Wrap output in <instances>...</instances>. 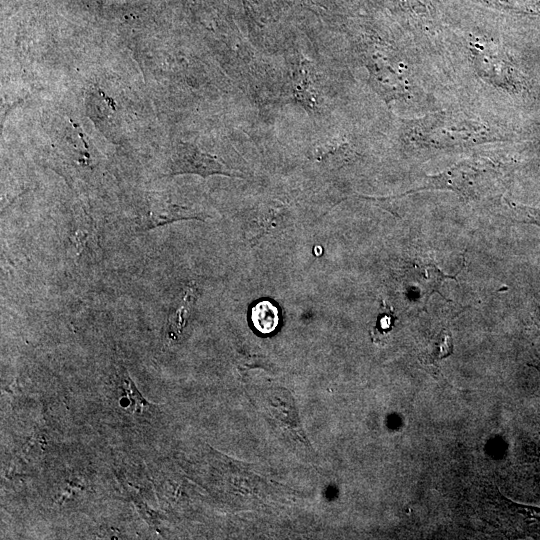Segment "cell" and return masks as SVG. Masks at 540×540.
Here are the masks:
<instances>
[{
    "label": "cell",
    "mask_w": 540,
    "mask_h": 540,
    "mask_svg": "<svg viewBox=\"0 0 540 540\" xmlns=\"http://www.w3.org/2000/svg\"><path fill=\"white\" fill-rule=\"evenodd\" d=\"M394 322V316L392 310L386 306L385 304L382 305V311L380 315L378 316L376 328V333H386L390 331V329L393 326Z\"/></svg>",
    "instance_id": "4fadbf2b"
},
{
    "label": "cell",
    "mask_w": 540,
    "mask_h": 540,
    "mask_svg": "<svg viewBox=\"0 0 540 540\" xmlns=\"http://www.w3.org/2000/svg\"><path fill=\"white\" fill-rule=\"evenodd\" d=\"M367 67L371 82L383 98L387 100L406 98L411 91L408 66L389 49L374 48Z\"/></svg>",
    "instance_id": "277c9868"
},
{
    "label": "cell",
    "mask_w": 540,
    "mask_h": 540,
    "mask_svg": "<svg viewBox=\"0 0 540 540\" xmlns=\"http://www.w3.org/2000/svg\"><path fill=\"white\" fill-rule=\"evenodd\" d=\"M517 139H519V141L528 143L531 147L536 148L537 165L540 169V135H534L530 131H527V134L525 132H520V134H517Z\"/></svg>",
    "instance_id": "5bb4252c"
},
{
    "label": "cell",
    "mask_w": 540,
    "mask_h": 540,
    "mask_svg": "<svg viewBox=\"0 0 540 540\" xmlns=\"http://www.w3.org/2000/svg\"><path fill=\"white\" fill-rule=\"evenodd\" d=\"M313 75L314 72L311 64L302 61L292 80L294 98L300 101L303 106L309 107L312 110L318 108L321 101L319 100L317 79Z\"/></svg>",
    "instance_id": "ba28073f"
},
{
    "label": "cell",
    "mask_w": 540,
    "mask_h": 540,
    "mask_svg": "<svg viewBox=\"0 0 540 540\" xmlns=\"http://www.w3.org/2000/svg\"><path fill=\"white\" fill-rule=\"evenodd\" d=\"M199 213L193 212L187 207L180 206L164 199H152L138 212L136 225L139 231L151 229L173 223L180 220L204 218Z\"/></svg>",
    "instance_id": "52a82bcc"
},
{
    "label": "cell",
    "mask_w": 540,
    "mask_h": 540,
    "mask_svg": "<svg viewBox=\"0 0 540 540\" xmlns=\"http://www.w3.org/2000/svg\"><path fill=\"white\" fill-rule=\"evenodd\" d=\"M454 349L452 336L449 331L443 330L440 333L438 342L436 343L434 352L432 354L433 359L440 360L448 357L452 354Z\"/></svg>",
    "instance_id": "7c38bea8"
},
{
    "label": "cell",
    "mask_w": 540,
    "mask_h": 540,
    "mask_svg": "<svg viewBox=\"0 0 540 540\" xmlns=\"http://www.w3.org/2000/svg\"><path fill=\"white\" fill-rule=\"evenodd\" d=\"M518 168L519 160L474 155L442 172L424 177L421 184L400 196L428 190H446L469 202L497 201L510 187Z\"/></svg>",
    "instance_id": "6da1fadb"
},
{
    "label": "cell",
    "mask_w": 540,
    "mask_h": 540,
    "mask_svg": "<svg viewBox=\"0 0 540 540\" xmlns=\"http://www.w3.org/2000/svg\"><path fill=\"white\" fill-rule=\"evenodd\" d=\"M413 142L425 147L444 149L478 145L495 141H511L515 132L496 128L463 111L432 113L410 125Z\"/></svg>",
    "instance_id": "7a4b0ae2"
},
{
    "label": "cell",
    "mask_w": 540,
    "mask_h": 540,
    "mask_svg": "<svg viewBox=\"0 0 540 540\" xmlns=\"http://www.w3.org/2000/svg\"><path fill=\"white\" fill-rule=\"evenodd\" d=\"M455 275L444 273L431 258H416L411 261L403 276V285L408 296L415 302L427 304L433 293L444 297L440 288L447 280H457Z\"/></svg>",
    "instance_id": "5b68a950"
},
{
    "label": "cell",
    "mask_w": 540,
    "mask_h": 540,
    "mask_svg": "<svg viewBox=\"0 0 540 540\" xmlns=\"http://www.w3.org/2000/svg\"><path fill=\"white\" fill-rule=\"evenodd\" d=\"M528 330L533 338L540 336V282L529 299Z\"/></svg>",
    "instance_id": "8fae6325"
},
{
    "label": "cell",
    "mask_w": 540,
    "mask_h": 540,
    "mask_svg": "<svg viewBox=\"0 0 540 540\" xmlns=\"http://www.w3.org/2000/svg\"><path fill=\"white\" fill-rule=\"evenodd\" d=\"M469 51L473 66L487 83L524 101H540L537 76L498 44L476 36L469 41Z\"/></svg>",
    "instance_id": "3957f363"
},
{
    "label": "cell",
    "mask_w": 540,
    "mask_h": 540,
    "mask_svg": "<svg viewBox=\"0 0 540 540\" xmlns=\"http://www.w3.org/2000/svg\"><path fill=\"white\" fill-rule=\"evenodd\" d=\"M511 218L519 223L534 225L540 228V207L506 200Z\"/></svg>",
    "instance_id": "30bf717a"
},
{
    "label": "cell",
    "mask_w": 540,
    "mask_h": 540,
    "mask_svg": "<svg viewBox=\"0 0 540 540\" xmlns=\"http://www.w3.org/2000/svg\"><path fill=\"white\" fill-rule=\"evenodd\" d=\"M182 173H195L203 177L213 174L244 177L242 174L231 170L216 157L184 143L177 147L172 163V174Z\"/></svg>",
    "instance_id": "8992f818"
},
{
    "label": "cell",
    "mask_w": 540,
    "mask_h": 540,
    "mask_svg": "<svg viewBox=\"0 0 540 540\" xmlns=\"http://www.w3.org/2000/svg\"><path fill=\"white\" fill-rule=\"evenodd\" d=\"M251 320L260 333L270 334L279 324L278 308L270 301H259L252 307Z\"/></svg>",
    "instance_id": "9c48e42d"
}]
</instances>
